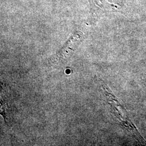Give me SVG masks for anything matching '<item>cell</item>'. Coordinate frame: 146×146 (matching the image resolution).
I'll return each mask as SVG.
<instances>
[{"label": "cell", "instance_id": "obj_1", "mask_svg": "<svg viewBox=\"0 0 146 146\" xmlns=\"http://www.w3.org/2000/svg\"><path fill=\"white\" fill-rule=\"evenodd\" d=\"M84 34L81 32H77L71 37L66 44L63 47L62 49L58 54V58H63L67 56L68 54L72 52L77 46L78 43L80 42Z\"/></svg>", "mask_w": 146, "mask_h": 146}]
</instances>
